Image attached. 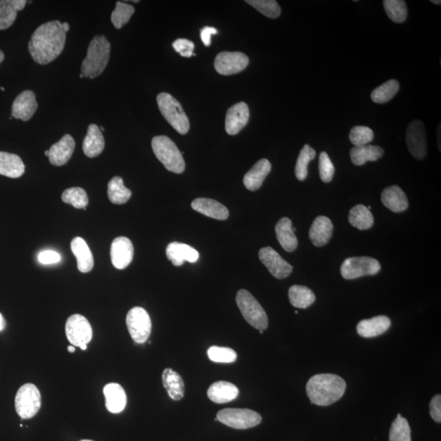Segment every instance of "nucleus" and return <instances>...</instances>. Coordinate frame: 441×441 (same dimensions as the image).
Returning <instances> with one entry per match:
<instances>
[{"label":"nucleus","instance_id":"f257e3e1","mask_svg":"<svg viewBox=\"0 0 441 441\" xmlns=\"http://www.w3.org/2000/svg\"><path fill=\"white\" fill-rule=\"evenodd\" d=\"M67 33L62 23L53 21L39 27L30 38L29 53L35 63L47 65L63 53Z\"/></svg>","mask_w":441,"mask_h":441},{"label":"nucleus","instance_id":"f03ea898","mask_svg":"<svg viewBox=\"0 0 441 441\" xmlns=\"http://www.w3.org/2000/svg\"><path fill=\"white\" fill-rule=\"evenodd\" d=\"M346 388V382L338 375L319 373L309 379L307 394L312 404L328 407L343 397Z\"/></svg>","mask_w":441,"mask_h":441},{"label":"nucleus","instance_id":"7ed1b4c3","mask_svg":"<svg viewBox=\"0 0 441 441\" xmlns=\"http://www.w3.org/2000/svg\"><path fill=\"white\" fill-rule=\"evenodd\" d=\"M110 44L104 35H96L88 48L87 57L81 65L84 77L94 79L103 74L110 58Z\"/></svg>","mask_w":441,"mask_h":441},{"label":"nucleus","instance_id":"20e7f679","mask_svg":"<svg viewBox=\"0 0 441 441\" xmlns=\"http://www.w3.org/2000/svg\"><path fill=\"white\" fill-rule=\"evenodd\" d=\"M151 146L156 158L164 165L167 170L177 174L184 172L186 165L184 157L169 136H155L152 139Z\"/></svg>","mask_w":441,"mask_h":441},{"label":"nucleus","instance_id":"39448f33","mask_svg":"<svg viewBox=\"0 0 441 441\" xmlns=\"http://www.w3.org/2000/svg\"><path fill=\"white\" fill-rule=\"evenodd\" d=\"M157 103L162 115L177 133L181 135L188 133L189 119L179 101L170 94L161 93L157 96Z\"/></svg>","mask_w":441,"mask_h":441},{"label":"nucleus","instance_id":"423d86ee","mask_svg":"<svg viewBox=\"0 0 441 441\" xmlns=\"http://www.w3.org/2000/svg\"><path fill=\"white\" fill-rule=\"evenodd\" d=\"M236 303L242 316L251 326L258 331H265L268 327V318L264 309L252 294L241 290L237 293Z\"/></svg>","mask_w":441,"mask_h":441},{"label":"nucleus","instance_id":"0eeeda50","mask_svg":"<svg viewBox=\"0 0 441 441\" xmlns=\"http://www.w3.org/2000/svg\"><path fill=\"white\" fill-rule=\"evenodd\" d=\"M41 407V395L32 383L23 385L15 397V409L23 419L32 418Z\"/></svg>","mask_w":441,"mask_h":441},{"label":"nucleus","instance_id":"6e6552de","mask_svg":"<svg viewBox=\"0 0 441 441\" xmlns=\"http://www.w3.org/2000/svg\"><path fill=\"white\" fill-rule=\"evenodd\" d=\"M220 423L235 429H248L262 423L260 414L248 409H225L217 414Z\"/></svg>","mask_w":441,"mask_h":441},{"label":"nucleus","instance_id":"1a4fd4ad","mask_svg":"<svg viewBox=\"0 0 441 441\" xmlns=\"http://www.w3.org/2000/svg\"><path fill=\"white\" fill-rule=\"evenodd\" d=\"M342 276L346 280H354L366 276H374L381 271V265L375 258L354 257L347 258L341 266Z\"/></svg>","mask_w":441,"mask_h":441},{"label":"nucleus","instance_id":"9d476101","mask_svg":"<svg viewBox=\"0 0 441 441\" xmlns=\"http://www.w3.org/2000/svg\"><path fill=\"white\" fill-rule=\"evenodd\" d=\"M130 336L136 343H144L149 338L151 332V321L149 314L144 308H132L126 318Z\"/></svg>","mask_w":441,"mask_h":441},{"label":"nucleus","instance_id":"9b49d317","mask_svg":"<svg viewBox=\"0 0 441 441\" xmlns=\"http://www.w3.org/2000/svg\"><path fill=\"white\" fill-rule=\"evenodd\" d=\"M65 334L72 346L80 347L92 340L93 329L87 319L75 314L70 317L65 324Z\"/></svg>","mask_w":441,"mask_h":441},{"label":"nucleus","instance_id":"f8f14e48","mask_svg":"<svg viewBox=\"0 0 441 441\" xmlns=\"http://www.w3.org/2000/svg\"><path fill=\"white\" fill-rule=\"evenodd\" d=\"M250 63V59L241 52H222L217 55L215 68L217 73L231 75L243 72Z\"/></svg>","mask_w":441,"mask_h":441},{"label":"nucleus","instance_id":"ddd939ff","mask_svg":"<svg viewBox=\"0 0 441 441\" xmlns=\"http://www.w3.org/2000/svg\"><path fill=\"white\" fill-rule=\"evenodd\" d=\"M409 151L415 159L423 160L428 153L427 136L422 121L414 120L407 130Z\"/></svg>","mask_w":441,"mask_h":441},{"label":"nucleus","instance_id":"4468645a","mask_svg":"<svg viewBox=\"0 0 441 441\" xmlns=\"http://www.w3.org/2000/svg\"><path fill=\"white\" fill-rule=\"evenodd\" d=\"M260 260L270 271L271 275L279 280L290 276L293 267L283 260L279 253L271 247L262 248L260 251Z\"/></svg>","mask_w":441,"mask_h":441},{"label":"nucleus","instance_id":"2eb2a0df","mask_svg":"<svg viewBox=\"0 0 441 441\" xmlns=\"http://www.w3.org/2000/svg\"><path fill=\"white\" fill-rule=\"evenodd\" d=\"M134 248L133 243L128 238H115L110 247L111 262L115 268L123 270L133 261Z\"/></svg>","mask_w":441,"mask_h":441},{"label":"nucleus","instance_id":"dca6fc26","mask_svg":"<svg viewBox=\"0 0 441 441\" xmlns=\"http://www.w3.org/2000/svg\"><path fill=\"white\" fill-rule=\"evenodd\" d=\"M38 103L32 91L25 90L14 100L12 106V117L28 121L37 113Z\"/></svg>","mask_w":441,"mask_h":441},{"label":"nucleus","instance_id":"f3484780","mask_svg":"<svg viewBox=\"0 0 441 441\" xmlns=\"http://www.w3.org/2000/svg\"><path fill=\"white\" fill-rule=\"evenodd\" d=\"M250 120V109L245 103L232 106L226 116V132L229 135H236L245 128Z\"/></svg>","mask_w":441,"mask_h":441},{"label":"nucleus","instance_id":"a211bd4d","mask_svg":"<svg viewBox=\"0 0 441 441\" xmlns=\"http://www.w3.org/2000/svg\"><path fill=\"white\" fill-rule=\"evenodd\" d=\"M75 141L72 136L65 134L62 139L50 147L49 161L54 166H63L68 163L74 153Z\"/></svg>","mask_w":441,"mask_h":441},{"label":"nucleus","instance_id":"6ab92c4d","mask_svg":"<svg viewBox=\"0 0 441 441\" xmlns=\"http://www.w3.org/2000/svg\"><path fill=\"white\" fill-rule=\"evenodd\" d=\"M166 255L176 267L184 265L185 262H196L200 257L199 253L194 248L179 242L170 243L167 247Z\"/></svg>","mask_w":441,"mask_h":441},{"label":"nucleus","instance_id":"aec40b11","mask_svg":"<svg viewBox=\"0 0 441 441\" xmlns=\"http://www.w3.org/2000/svg\"><path fill=\"white\" fill-rule=\"evenodd\" d=\"M333 233V225L331 220L326 216H319L312 223L309 238L314 245L323 247L331 241Z\"/></svg>","mask_w":441,"mask_h":441},{"label":"nucleus","instance_id":"412c9836","mask_svg":"<svg viewBox=\"0 0 441 441\" xmlns=\"http://www.w3.org/2000/svg\"><path fill=\"white\" fill-rule=\"evenodd\" d=\"M391 319L386 316H378L369 319H363L357 324L359 336L371 338L382 335L391 327Z\"/></svg>","mask_w":441,"mask_h":441},{"label":"nucleus","instance_id":"4be33fe9","mask_svg":"<svg viewBox=\"0 0 441 441\" xmlns=\"http://www.w3.org/2000/svg\"><path fill=\"white\" fill-rule=\"evenodd\" d=\"M192 209L203 215L217 220H226L229 211L221 203L207 198H198L191 203Z\"/></svg>","mask_w":441,"mask_h":441},{"label":"nucleus","instance_id":"5701e85b","mask_svg":"<svg viewBox=\"0 0 441 441\" xmlns=\"http://www.w3.org/2000/svg\"><path fill=\"white\" fill-rule=\"evenodd\" d=\"M271 170V164L267 159L258 160L244 177V185L248 190L255 191L260 189L263 181Z\"/></svg>","mask_w":441,"mask_h":441},{"label":"nucleus","instance_id":"b1692460","mask_svg":"<svg viewBox=\"0 0 441 441\" xmlns=\"http://www.w3.org/2000/svg\"><path fill=\"white\" fill-rule=\"evenodd\" d=\"M106 407L113 414L123 411L127 404V395L124 390L118 383H109L103 389Z\"/></svg>","mask_w":441,"mask_h":441},{"label":"nucleus","instance_id":"393cba45","mask_svg":"<svg viewBox=\"0 0 441 441\" xmlns=\"http://www.w3.org/2000/svg\"><path fill=\"white\" fill-rule=\"evenodd\" d=\"M70 248H72V251L77 260L79 271L82 273L92 271L94 260L87 243L82 238L75 237L70 244Z\"/></svg>","mask_w":441,"mask_h":441},{"label":"nucleus","instance_id":"a878e982","mask_svg":"<svg viewBox=\"0 0 441 441\" xmlns=\"http://www.w3.org/2000/svg\"><path fill=\"white\" fill-rule=\"evenodd\" d=\"M207 397L216 404L232 402L239 395V389L229 382L220 381L212 383L207 392Z\"/></svg>","mask_w":441,"mask_h":441},{"label":"nucleus","instance_id":"bb28decb","mask_svg":"<svg viewBox=\"0 0 441 441\" xmlns=\"http://www.w3.org/2000/svg\"><path fill=\"white\" fill-rule=\"evenodd\" d=\"M381 200L384 206L394 212H402L408 209L407 195L398 186L388 187L383 191Z\"/></svg>","mask_w":441,"mask_h":441},{"label":"nucleus","instance_id":"cd10ccee","mask_svg":"<svg viewBox=\"0 0 441 441\" xmlns=\"http://www.w3.org/2000/svg\"><path fill=\"white\" fill-rule=\"evenodd\" d=\"M104 147L105 139L99 127L94 124H90L88 128L87 135H86L84 139V153L89 158H94V157L101 154Z\"/></svg>","mask_w":441,"mask_h":441},{"label":"nucleus","instance_id":"c85d7f7f","mask_svg":"<svg viewBox=\"0 0 441 441\" xmlns=\"http://www.w3.org/2000/svg\"><path fill=\"white\" fill-rule=\"evenodd\" d=\"M293 228L292 221L288 217H283L277 222L275 228L279 243L288 253L295 250L298 245V238Z\"/></svg>","mask_w":441,"mask_h":441},{"label":"nucleus","instance_id":"c756f323","mask_svg":"<svg viewBox=\"0 0 441 441\" xmlns=\"http://www.w3.org/2000/svg\"><path fill=\"white\" fill-rule=\"evenodd\" d=\"M25 0H2L0 1V30H6L16 21L18 12L27 4Z\"/></svg>","mask_w":441,"mask_h":441},{"label":"nucleus","instance_id":"7c9ffc66","mask_svg":"<svg viewBox=\"0 0 441 441\" xmlns=\"http://www.w3.org/2000/svg\"><path fill=\"white\" fill-rule=\"evenodd\" d=\"M25 172V165L17 155L0 151V175L18 179Z\"/></svg>","mask_w":441,"mask_h":441},{"label":"nucleus","instance_id":"2f4dec72","mask_svg":"<svg viewBox=\"0 0 441 441\" xmlns=\"http://www.w3.org/2000/svg\"><path fill=\"white\" fill-rule=\"evenodd\" d=\"M162 382L170 397L174 400H180L184 397L185 384L184 379L174 370L165 369L162 373Z\"/></svg>","mask_w":441,"mask_h":441},{"label":"nucleus","instance_id":"473e14b6","mask_svg":"<svg viewBox=\"0 0 441 441\" xmlns=\"http://www.w3.org/2000/svg\"><path fill=\"white\" fill-rule=\"evenodd\" d=\"M384 155L382 147L378 146L366 145L354 146L350 152L352 163L357 166H362L368 161H377Z\"/></svg>","mask_w":441,"mask_h":441},{"label":"nucleus","instance_id":"72a5a7b5","mask_svg":"<svg viewBox=\"0 0 441 441\" xmlns=\"http://www.w3.org/2000/svg\"><path fill=\"white\" fill-rule=\"evenodd\" d=\"M288 298L294 307L306 309L316 301L315 293L303 286H293L288 290Z\"/></svg>","mask_w":441,"mask_h":441},{"label":"nucleus","instance_id":"f704fd0d","mask_svg":"<svg viewBox=\"0 0 441 441\" xmlns=\"http://www.w3.org/2000/svg\"><path fill=\"white\" fill-rule=\"evenodd\" d=\"M348 220L352 226L362 231L369 229L374 223L371 211L363 205H358L352 207L349 212Z\"/></svg>","mask_w":441,"mask_h":441},{"label":"nucleus","instance_id":"c9c22d12","mask_svg":"<svg viewBox=\"0 0 441 441\" xmlns=\"http://www.w3.org/2000/svg\"><path fill=\"white\" fill-rule=\"evenodd\" d=\"M108 194L109 200L115 205H124L131 198L132 192L124 184L120 177H115L108 184Z\"/></svg>","mask_w":441,"mask_h":441},{"label":"nucleus","instance_id":"e433bc0d","mask_svg":"<svg viewBox=\"0 0 441 441\" xmlns=\"http://www.w3.org/2000/svg\"><path fill=\"white\" fill-rule=\"evenodd\" d=\"M400 84L397 80L390 79L377 89H375L371 94V99L373 103L384 104L392 100L398 93Z\"/></svg>","mask_w":441,"mask_h":441},{"label":"nucleus","instance_id":"4c0bfd02","mask_svg":"<svg viewBox=\"0 0 441 441\" xmlns=\"http://www.w3.org/2000/svg\"><path fill=\"white\" fill-rule=\"evenodd\" d=\"M385 12L392 22L402 23L407 19L408 8L403 0H384Z\"/></svg>","mask_w":441,"mask_h":441},{"label":"nucleus","instance_id":"58836bf2","mask_svg":"<svg viewBox=\"0 0 441 441\" xmlns=\"http://www.w3.org/2000/svg\"><path fill=\"white\" fill-rule=\"evenodd\" d=\"M317 152L308 144L303 146L295 166V175L299 181H304L308 175V165L316 158Z\"/></svg>","mask_w":441,"mask_h":441},{"label":"nucleus","instance_id":"ea45409f","mask_svg":"<svg viewBox=\"0 0 441 441\" xmlns=\"http://www.w3.org/2000/svg\"><path fill=\"white\" fill-rule=\"evenodd\" d=\"M390 441H411V429L407 418L398 414L390 430Z\"/></svg>","mask_w":441,"mask_h":441},{"label":"nucleus","instance_id":"a19ab883","mask_svg":"<svg viewBox=\"0 0 441 441\" xmlns=\"http://www.w3.org/2000/svg\"><path fill=\"white\" fill-rule=\"evenodd\" d=\"M62 200L67 204L72 205L75 209H83L89 205V197L86 191L80 187H72L65 190L62 195Z\"/></svg>","mask_w":441,"mask_h":441},{"label":"nucleus","instance_id":"79ce46f5","mask_svg":"<svg viewBox=\"0 0 441 441\" xmlns=\"http://www.w3.org/2000/svg\"><path fill=\"white\" fill-rule=\"evenodd\" d=\"M134 12L135 9L132 5L124 2H117L113 14H111V22L116 29H121L129 22Z\"/></svg>","mask_w":441,"mask_h":441},{"label":"nucleus","instance_id":"37998d69","mask_svg":"<svg viewBox=\"0 0 441 441\" xmlns=\"http://www.w3.org/2000/svg\"><path fill=\"white\" fill-rule=\"evenodd\" d=\"M245 2L267 18L276 19L281 14L280 5L275 0H248Z\"/></svg>","mask_w":441,"mask_h":441},{"label":"nucleus","instance_id":"c03bdc74","mask_svg":"<svg viewBox=\"0 0 441 441\" xmlns=\"http://www.w3.org/2000/svg\"><path fill=\"white\" fill-rule=\"evenodd\" d=\"M373 138V131L366 126H354L349 134V139L354 146L368 145Z\"/></svg>","mask_w":441,"mask_h":441},{"label":"nucleus","instance_id":"a18cd8bd","mask_svg":"<svg viewBox=\"0 0 441 441\" xmlns=\"http://www.w3.org/2000/svg\"><path fill=\"white\" fill-rule=\"evenodd\" d=\"M210 361L216 363H233L236 361L237 354L229 347L212 346L207 350Z\"/></svg>","mask_w":441,"mask_h":441},{"label":"nucleus","instance_id":"49530a36","mask_svg":"<svg viewBox=\"0 0 441 441\" xmlns=\"http://www.w3.org/2000/svg\"><path fill=\"white\" fill-rule=\"evenodd\" d=\"M319 177L324 182L328 184L332 181L335 169H334V165L326 151L321 152L319 155Z\"/></svg>","mask_w":441,"mask_h":441},{"label":"nucleus","instance_id":"de8ad7c7","mask_svg":"<svg viewBox=\"0 0 441 441\" xmlns=\"http://www.w3.org/2000/svg\"><path fill=\"white\" fill-rule=\"evenodd\" d=\"M172 47L177 53H179L181 57L191 58L194 53L195 44L189 39H177L172 43Z\"/></svg>","mask_w":441,"mask_h":441},{"label":"nucleus","instance_id":"09e8293b","mask_svg":"<svg viewBox=\"0 0 441 441\" xmlns=\"http://www.w3.org/2000/svg\"><path fill=\"white\" fill-rule=\"evenodd\" d=\"M60 260H62V257L59 253L53 250L43 251L38 256L39 262L44 265L56 264Z\"/></svg>","mask_w":441,"mask_h":441},{"label":"nucleus","instance_id":"8fccbe9b","mask_svg":"<svg viewBox=\"0 0 441 441\" xmlns=\"http://www.w3.org/2000/svg\"><path fill=\"white\" fill-rule=\"evenodd\" d=\"M430 414L435 422H441V395H435L430 403Z\"/></svg>","mask_w":441,"mask_h":441},{"label":"nucleus","instance_id":"3c124183","mask_svg":"<svg viewBox=\"0 0 441 441\" xmlns=\"http://www.w3.org/2000/svg\"><path fill=\"white\" fill-rule=\"evenodd\" d=\"M217 30L214 27H205L200 30V38L205 46L210 47L211 45V37L217 34Z\"/></svg>","mask_w":441,"mask_h":441},{"label":"nucleus","instance_id":"603ef678","mask_svg":"<svg viewBox=\"0 0 441 441\" xmlns=\"http://www.w3.org/2000/svg\"><path fill=\"white\" fill-rule=\"evenodd\" d=\"M5 326H6V321H5V319L4 317L2 316V314L0 313V332L4 331V329L5 328Z\"/></svg>","mask_w":441,"mask_h":441},{"label":"nucleus","instance_id":"864d4df0","mask_svg":"<svg viewBox=\"0 0 441 441\" xmlns=\"http://www.w3.org/2000/svg\"><path fill=\"white\" fill-rule=\"evenodd\" d=\"M63 25L65 33L68 32L70 30V25L68 23H63Z\"/></svg>","mask_w":441,"mask_h":441},{"label":"nucleus","instance_id":"5fc2aeb1","mask_svg":"<svg viewBox=\"0 0 441 441\" xmlns=\"http://www.w3.org/2000/svg\"><path fill=\"white\" fill-rule=\"evenodd\" d=\"M4 54L2 52L1 50H0V64H1L4 62Z\"/></svg>","mask_w":441,"mask_h":441},{"label":"nucleus","instance_id":"6e6d98bb","mask_svg":"<svg viewBox=\"0 0 441 441\" xmlns=\"http://www.w3.org/2000/svg\"><path fill=\"white\" fill-rule=\"evenodd\" d=\"M68 352L70 353H74L75 352V347L74 346H69L68 347Z\"/></svg>","mask_w":441,"mask_h":441},{"label":"nucleus","instance_id":"4d7b16f0","mask_svg":"<svg viewBox=\"0 0 441 441\" xmlns=\"http://www.w3.org/2000/svg\"><path fill=\"white\" fill-rule=\"evenodd\" d=\"M88 348V345H83V346L80 347L81 350H83V351H85V350H87Z\"/></svg>","mask_w":441,"mask_h":441},{"label":"nucleus","instance_id":"13d9d810","mask_svg":"<svg viewBox=\"0 0 441 441\" xmlns=\"http://www.w3.org/2000/svg\"><path fill=\"white\" fill-rule=\"evenodd\" d=\"M432 3H433V4H438V5H440V4H441V2L440 1V0H439V1H435V0H433Z\"/></svg>","mask_w":441,"mask_h":441},{"label":"nucleus","instance_id":"bf43d9fd","mask_svg":"<svg viewBox=\"0 0 441 441\" xmlns=\"http://www.w3.org/2000/svg\"><path fill=\"white\" fill-rule=\"evenodd\" d=\"M44 154H45V155H46V156H48V157H49V151H45V152H44Z\"/></svg>","mask_w":441,"mask_h":441},{"label":"nucleus","instance_id":"052dcab7","mask_svg":"<svg viewBox=\"0 0 441 441\" xmlns=\"http://www.w3.org/2000/svg\"><path fill=\"white\" fill-rule=\"evenodd\" d=\"M79 77H80L81 79H83V78L84 77V76L82 74H80Z\"/></svg>","mask_w":441,"mask_h":441},{"label":"nucleus","instance_id":"680f3d73","mask_svg":"<svg viewBox=\"0 0 441 441\" xmlns=\"http://www.w3.org/2000/svg\"><path fill=\"white\" fill-rule=\"evenodd\" d=\"M81 441H93V440H81Z\"/></svg>","mask_w":441,"mask_h":441},{"label":"nucleus","instance_id":"e2e57ef3","mask_svg":"<svg viewBox=\"0 0 441 441\" xmlns=\"http://www.w3.org/2000/svg\"><path fill=\"white\" fill-rule=\"evenodd\" d=\"M0 89H1L2 91H4V88L3 87L0 88Z\"/></svg>","mask_w":441,"mask_h":441}]
</instances>
